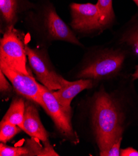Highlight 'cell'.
I'll return each instance as SVG.
<instances>
[{"label": "cell", "mask_w": 138, "mask_h": 156, "mask_svg": "<svg viewBox=\"0 0 138 156\" xmlns=\"http://www.w3.org/2000/svg\"><path fill=\"white\" fill-rule=\"evenodd\" d=\"M93 105V123L102 156L123 137V114L113 97L103 90L96 95Z\"/></svg>", "instance_id": "cell-1"}, {"label": "cell", "mask_w": 138, "mask_h": 156, "mask_svg": "<svg viewBox=\"0 0 138 156\" xmlns=\"http://www.w3.org/2000/svg\"><path fill=\"white\" fill-rule=\"evenodd\" d=\"M125 55L118 50H108L98 54L82 66L77 76L92 80L116 75L121 69Z\"/></svg>", "instance_id": "cell-2"}, {"label": "cell", "mask_w": 138, "mask_h": 156, "mask_svg": "<svg viewBox=\"0 0 138 156\" xmlns=\"http://www.w3.org/2000/svg\"><path fill=\"white\" fill-rule=\"evenodd\" d=\"M52 118L59 133L73 143L78 141L71 122V113L68 112L54 96L53 91L42 85L39 103Z\"/></svg>", "instance_id": "cell-3"}, {"label": "cell", "mask_w": 138, "mask_h": 156, "mask_svg": "<svg viewBox=\"0 0 138 156\" xmlns=\"http://www.w3.org/2000/svg\"><path fill=\"white\" fill-rule=\"evenodd\" d=\"M25 46L10 26L3 34L0 42V61L13 70L29 75L26 67Z\"/></svg>", "instance_id": "cell-4"}, {"label": "cell", "mask_w": 138, "mask_h": 156, "mask_svg": "<svg viewBox=\"0 0 138 156\" xmlns=\"http://www.w3.org/2000/svg\"><path fill=\"white\" fill-rule=\"evenodd\" d=\"M25 51L30 66L41 83L51 91L60 89L64 78L55 70L47 54L27 45Z\"/></svg>", "instance_id": "cell-5"}, {"label": "cell", "mask_w": 138, "mask_h": 156, "mask_svg": "<svg viewBox=\"0 0 138 156\" xmlns=\"http://www.w3.org/2000/svg\"><path fill=\"white\" fill-rule=\"evenodd\" d=\"M0 70L20 95L39 105L42 85L39 83L33 76L12 69L3 61H0Z\"/></svg>", "instance_id": "cell-6"}, {"label": "cell", "mask_w": 138, "mask_h": 156, "mask_svg": "<svg viewBox=\"0 0 138 156\" xmlns=\"http://www.w3.org/2000/svg\"><path fill=\"white\" fill-rule=\"evenodd\" d=\"M72 27L80 33H89L102 28L96 5L72 3L70 6Z\"/></svg>", "instance_id": "cell-7"}, {"label": "cell", "mask_w": 138, "mask_h": 156, "mask_svg": "<svg viewBox=\"0 0 138 156\" xmlns=\"http://www.w3.org/2000/svg\"><path fill=\"white\" fill-rule=\"evenodd\" d=\"M44 27L49 37L52 40L66 41L81 45L72 30L59 18L53 6H48L45 10Z\"/></svg>", "instance_id": "cell-8"}, {"label": "cell", "mask_w": 138, "mask_h": 156, "mask_svg": "<svg viewBox=\"0 0 138 156\" xmlns=\"http://www.w3.org/2000/svg\"><path fill=\"white\" fill-rule=\"evenodd\" d=\"M93 87L92 79H82L77 81L69 82L64 79L61 82V88L52 91L58 102L71 113V103L72 99L82 90L89 89Z\"/></svg>", "instance_id": "cell-9"}, {"label": "cell", "mask_w": 138, "mask_h": 156, "mask_svg": "<svg viewBox=\"0 0 138 156\" xmlns=\"http://www.w3.org/2000/svg\"><path fill=\"white\" fill-rule=\"evenodd\" d=\"M30 100L25 102L23 131L29 136L37 137L42 141H49L48 133L41 122L36 106Z\"/></svg>", "instance_id": "cell-10"}, {"label": "cell", "mask_w": 138, "mask_h": 156, "mask_svg": "<svg viewBox=\"0 0 138 156\" xmlns=\"http://www.w3.org/2000/svg\"><path fill=\"white\" fill-rule=\"evenodd\" d=\"M25 109V103L21 97L15 98L3 119L19 126L22 130H24L23 121L24 112Z\"/></svg>", "instance_id": "cell-11"}, {"label": "cell", "mask_w": 138, "mask_h": 156, "mask_svg": "<svg viewBox=\"0 0 138 156\" xmlns=\"http://www.w3.org/2000/svg\"><path fill=\"white\" fill-rule=\"evenodd\" d=\"M39 139L33 137L26 142L25 147L29 150L30 155H59L50 144L49 141H45L43 144H40Z\"/></svg>", "instance_id": "cell-12"}, {"label": "cell", "mask_w": 138, "mask_h": 156, "mask_svg": "<svg viewBox=\"0 0 138 156\" xmlns=\"http://www.w3.org/2000/svg\"><path fill=\"white\" fill-rule=\"evenodd\" d=\"M19 0H0V10L5 21L12 25L16 21Z\"/></svg>", "instance_id": "cell-13"}, {"label": "cell", "mask_w": 138, "mask_h": 156, "mask_svg": "<svg viewBox=\"0 0 138 156\" xmlns=\"http://www.w3.org/2000/svg\"><path fill=\"white\" fill-rule=\"evenodd\" d=\"M96 5L100 12L102 27L109 25L115 17L112 0H98Z\"/></svg>", "instance_id": "cell-14"}, {"label": "cell", "mask_w": 138, "mask_h": 156, "mask_svg": "<svg viewBox=\"0 0 138 156\" xmlns=\"http://www.w3.org/2000/svg\"><path fill=\"white\" fill-rule=\"evenodd\" d=\"M21 131L19 126L2 119L0 123V141L2 143H6Z\"/></svg>", "instance_id": "cell-15"}, {"label": "cell", "mask_w": 138, "mask_h": 156, "mask_svg": "<svg viewBox=\"0 0 138 156\" xmlns=\"http://www.w3.org/2000/svg\"><path fill=\"white\" fill-rule=\"evenodd\" d=\"M1 156H22L30 155L29 150L24 147H11L2 143L0 144Z\"/></svg>", "instance_id": "cell-16"}, {"label": "cell", "mask_w": 138, "mask_h": 156, "mask_svg": "<svg viewBox=\"0 0 138 156\" xmlns=\"http://www.w3.org/2000/svg\"><path fill=\"white\" fill-rule=\"evenodd\" d=\"M121 42L134 46L136 50H138V27L125 35L121 39Z\"/></svg>", "instance_id": "cell-17"}, {"label": "cell", "mask_w": 138, "mask_h": 156, "mask_svg": "<svg viewBox=\"0 0 138 156\" xmlns=\"http://www.w3.org/2000/svg\"><path fill=\"white\" fill-rule=\"evenodd\" d=\"M123 137L119 138L118 141L113 144L110 149L104 153L102 156H119L120 155V146Z\"/></svg>", "instance_id": "cell-18"}, {"label": "cell", "mask_w": 138, "mask_h": 156, "mask_svg": "<svg viewBox=\"0 0 138 156\" xmlns=\"http://www.w3.org/2000/svg\"><path fill=\"white\" fill-rule=\"evenodd\" d=\"M5 75L2 71H0V90L2 93H9L11 91L12 88L9 82L6 80Z\"/></svg>", "instance_id": "cell-19"}, {"label": "cell", "mask_w": 138, "mask_h": 156, "mask_svg": "<svg viewBox=\"0 0 138 156\" xmlns=\"http://www.w3.org/2000/svg\"><path fill=\"white\" fill-rule=\"evenodd\" d=\"M120 155L121 156H138V151L133 148L128 147L121 149Z\"/></svg>", "instance_id": "cell-20"}, {"label": "cell", "mask_w": 138, "mask_h": 156, "mask_svg": "<svg viewBox=\"0 0 138 156\" xmlns=\"http://www.w3.org/2000/svg\"><path fill=\"white\" fill-rule=\"evenodd\" d=\"M133 80H136L138 79V66L136 67V70L134 73L133 74Z\"/></svg>", "instance_id": "cell-21"}, {"label": "cell", "mask_w": 138, "mask_h": 156, "mask_svg": "<svg viewBox=\"0 0 138 156\" xmlns=\"http://www.w3.org/2000/svg\"><path fill=\"white\" fill-rule=\"evenodd\" d=\"M133 1H134V3L136 4V5L138 6V0H133Z\"/></svg>", "instance_id": "cell-22"}]
</instances>
